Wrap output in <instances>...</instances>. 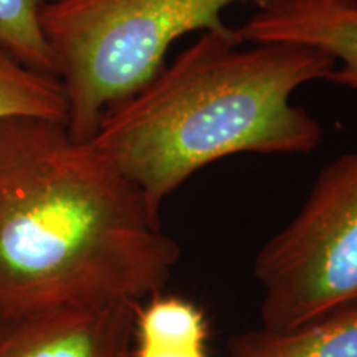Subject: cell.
Segmentation results:
<instances>
[{
	"label": "cell",
	"instance_id": "cell-1",
	"mask_svg": "<svg viewBox=\"0 0 357 357\" xmlns=\"http://www.w3.org/2000/svg\"><path fill=\"white\" fill-rule=\"evenodd\" d=\"M178 260L160 213L93 141L52 119L0 121V321L142 303Z\"/></svg>",
	"mask_w": 357,
	"mask_h": 357
},
{
	"label": "cell",
	"instance_id": "cell-2",
	"mask_svg": "<svg viewBox=\"0 0 357 357\" xmlns=\"http://www.w3.org/2000/svg\"><path fill=\"white\" fill-rule=\"evenodd\" d=\"M222 25L200 32L149 82L102 113L93 144L160 213L187 178L235 154H307L324 139L296 89L329 79L333 58L287 43H250Z\"/></svg>",
	"mask_w": 357,
	"mask_h": 357
},
{
	"label": "cell",
	"instance_id": "cell-3",
	"mask_svg": "<svg viewBox=\"0 0 357 357\" xmlns=\"http://www.w3.org/2000/svg\"><path fill=\"white\" fill-rule=\"evenodd\" d=\"M265 0H48L42 29L65 88L66 128L91 141L102 113L158 73L187 33L225 25L235 3Z\"/></svg>",
	"mask_w": 357,
	"mask_h": 357
},
{
	"label": "cell",
	"instance_id": "cell-4",
	"mask_svg": "<svg viewBox=\"0 0 357 357\" xmlns=\"http://www.w3.org/2000/svg\"><path fill=\"white\" fill-rule=\"evenodd\" d=\"M253 276L271 331L357 306V153L321 169L296 215L258 250Z\"/></svg>",
	"mask_w": 357,
	"mask_h": 357
},
{
	"label": "cell",
	"instance_id": "cell-5",
	"mask_svg": "<svg viewBox=\"0 0 357 357\" xmlns=\"http://www.w3.org/2000/svg\"><path fill=\"white\" fill-rule=\"evenodd\" d=\"M139 303L0 321V357H132Z\"/></svg>",
	"mask_w": 357,
	"mask_h": 357
},
{
	"label": "cell",
	"instance_id": "cell-6",
	"mask_svg": "<svg viewBox=\"0 0 357 357\" xmlns=\"http://www.w3.org/2000/svg\"><path fill=\"white\" fill-rule=\"evenodd\" d=\"M243 43H287L333 58L329 82L357 89V2L265 0L236 26Z\"/></svg>",
	"mask_w": 357,
	"mask_h": 357
},
{
	"label": "cell",
	"instance_id": "cell-7",
	"mask_svg": "<svg viewBox=\"0 0 357 357\" xmlns=\"http://www.w3.org/2000/svg\"><path fill=\"white\" fill-rule=\"evenodd\" d=\"M225 357H357V306L328 312L281 331L235 334Z\"/></svg>",
	"mask_w": 357,
	"mask_h": 357
},
{
	"label": "cell",
	"instance_id": "cell-8",
	"mask_svg": "<svg viewBox=\"0 0 357 357\" xmlns=\"http://www.w3.org/2000/svg\"><path fill=\"white\" fill-rule=\"evenodd\" d=\"M17 116L66 123L65 88L56 75L30 68L0 50V121Z\"/></svg>",
	"mask_w": 357,
	"mask_h": 357
},
{
	"label": "cell",
	"instance_id": "cell-9",
	"mask_svg": "<svg viewBox=\"0 0 357 357\" xmlns=\"http://www.w3.org/2000/svg\"><path fill=\"white\" fill-rule=\"evenodd\" d=\"M48 0H0V50L30 68L56 75L55 61L42 29Z\"/></svg>",
	"mask_w": 357,
	"mask_h": 357
},
{
	"label": "cell",
	"instance_id": "cell-10",
	"mask_svg": "<svg viewBox=\"0 0 357 357\" xmlns=\"http://www.w3.org/2000/svg\"><path fill=\"white\" fill-rule=\"evenodd\" d=\"M354 2H357V0H354Z\"/></svg>",
	"mask_w": 357,
	"mask_h": 357
}]
</instances>
